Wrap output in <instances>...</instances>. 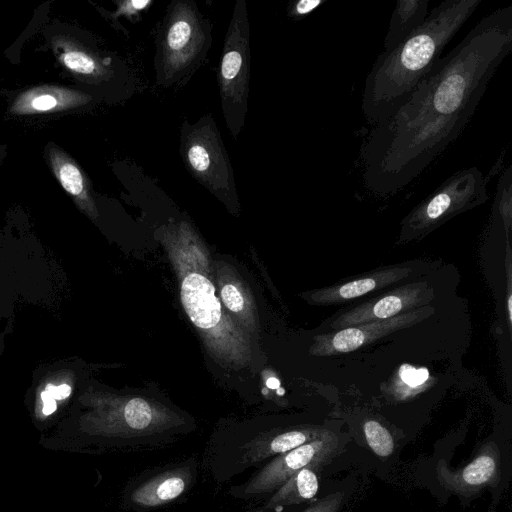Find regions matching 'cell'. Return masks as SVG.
<instances>
[{
    "instance_id": "30bf717a",
    "label": "cell",
    "mask_w": 512,
    "mask_h": 512,
    "mask_svg": "<svg viewBox=\"0 0 512 512\" xmlns=\"http://www.w3.org/2000/svg\"><path fill=\"white\" fill-rule=\"evenodd\" d=\"M425 283H418L398 289L375 302H369L348 311L339 317L333 327H350L392 318L404 309L424 303L428 294Z\"/></svg>"
},
{
    "instance_id": "484cf974",
    "label": "cell",
    "mask_w": 512,
    "mask_h": 512,
    "mask_svg": "<svg viewBox=\"0 0 512 512\" xmlns=\"http://www.w3.org/2000/svg\"><path fill=\"white\" fill-rule=\"evenodd\" d=\"M266 385L270 389H278L280 386V382L278 381V379L271 377L267 380Z\"/></svg>"
},
{
    "instance_id": "ffe728a7",
    "label": "cell",
    "mask_w": 512,
    "mask_h": 512,
    "mask_svg": "<svg viewBox=\"0 0 512 512\" xmlns=\"http://www.w3.org/2000/svg\"><path fill=\"white\" fill-rule=\"evenodd\" d=\"M429 372L426 368H414L409 364L400 367L401 380L410 387H417L427 381Z\"/></svg>"
},
{
    "instance_id": "ac0fdd59",
    "label": "cell",
    "mask_w": 512,
    "mask_h": 512,
    "mask_svg": "<svg viewBox=\"0 0 512 512\" xmlns=\"http://www.w3.org/2000/svg\"><path fill=\"white\" fill-rule=\"evenodd\" d=\"M64 65L73 72L84 75L98 74L100 68L93 57L78 50H68L61 55Z\"/></svg>"
},
{
    "instance_id": "277c9868",
    "label": "cell",
    "mask_w": 512,
    "mask_h": 512,
    "mask_svg": "<svg viewBox=\"0 0 512 512\" xmlns=\"http://www.w3.org/2000/svg\"><path fill=\"white\" fill-rule=\"evenodd\" d=\"M250 48L245 2L238 1L227 30L219 71L221 106L229 130L237 137L247 110Z\"/></svg>"
},
{
    "instance_id": "83f0119b",
    "label": "cell",
    "mask_w": 512,
    "mask_h": 512,
    "mask_svg": "<svg viewBox=\"0 0 512 512\" xmlns=\"http://www.w3.org/2000/svg\"><path fill=\"white\" fill-rule=\"evenodd\" d=\"M511 303H512V298L511 296L508 298V311H509V317H510V320L512 318V306H511Z\"/></svg>"
},
{
    "instance_id": "5b68a950",
    "label": "cell",
    "mask_w": 512,
    "mask_h": 512,
    "mask_svg": "<svg viewBox=\"0 0 512 512\" xmlns=\"http://www.w3.org/2000/svg\"><path fill=\"white\" fill-rule=\"evenodd\" d=\"M337 449L338 437L325 430L316 439L270 459L245 482L231 486L229 494L246 501L267 499L306 465L318 461L328 463Z\"/></svg>"
},
{
    "instance_id": "44dd1931",
    "label": "cell",
    "mask_w": 512,
    "mask_h": 512,
    "mask_svg": "<svg viewBox=\"0 0 512 512\" xmlns=\"http://www.w3.org/2000/svg\"><path fill=\"white\" fill-rule=\"evenodd\" d=\"M221 296L224 304L233 312H238L243 308V298L238 289L231 285H225L221 290Z\"/></svg>"
},
{
    "instance_id": "ba28073f",
    "label": "cell",
    "mask_w": 512,
    "mask_h": 512,
    "mask_svg": "<svg viewBox=\"0 0 512 512\" xmlns=\"http://www.w3.org/2000/svg\"><path fill=\"white\" fill-rule=\"evenodd\" d=\"M212 120L201 119L196 125L185 128L182 151L194 177L220 197L234 192L235 182L229 158Z\"/></svg>"
},
{
    "instance_id": "8992f818",
    "label": "cell",
    "mask_w": 512,
    "mask_h": 512,
    "mask_svg": "<svg viewBox=\"0 0 512 512\" xmlns=\"http://www.w3.org/2000/svg\"><path fill=\"white\" fill-rule=\"evenodd\" d=\"M204 22L188 3L174 7L162 40L160 80L174 82L188 74L203 58L208 40Z\"/></svg>"
},
{
    "instance_id": "cb8c5ba5",
    "label": "cell",
    "mask_w": 512,
    "mask_h": 512,
    "mask_svg": "<svg viewBox=\"0 0 512 512\" xmlns=\"http://www.w3.org/2000/svg\"><path fill=\"white\" fill-rule=\"evenodd\" d=\"M42 401L41 414L44 417H49L54 414L57 410V401L51 397V395L46 391H42L40 395Z\"/></svg>"
},
{
    "instance_id": "7402d4cb",
    "label": "cell",
    "mask_w": 512,
    "mask_h": 512,
    "mask_svg": "<svg viewBox=\"0 0 512 512\" xmlns=\"http://www.w3.org/2000/svg\"><path fill=\"white\" fill-rule=\"evenodd\" d=\"M325 2L326 0H299L291 7L290 15L295 19L303 18Z\"/></svg>"
},
{
    "instance_id": "3957f363",
    "label": "cell",
    "mask_w": 512,
    "mask_h": 512,
    "mask_svg": "<svg viewBox=\"0 0 512 512\" xmlns=\"http://www.w3.org/2000/svg\"><path fill=\"white\" fill-rule=\"evenodd\" d=\"M200 467L190 456L143 470L124 485L120 505L128 512H153L177 504L195 487Z\"/></svg>"
},
{
    "instance_id": "9c48e42d",
    "label": "cell",
    "mask_w": 512,
    "mask_h": 512,
    "mask_svg": "<svg viewBox=\"0 0 512 512\" xmlns=\"http://www.w3.org/2000/svg\"><path fill=\"white\" fill-rule=\"evenodd\" d=\"M436 477L446 490L470 497L495 486L500 479V451L494 442L484 444L467 465L453 470L445 460L436 465Z\"/></svg>"
},
{
    "instance_id": "d4e9b609",
    "label": "cell",
    "mask_w": 512,
    "mask_h": 512,
    "mask_svg": "<svg viewBox=\"0 0 512 512\" xmlns=\"http://www.w3.org/2000/svg\"><path fill=\"white\" fill-rule=\"evenodd\" d=\"M52 398L57 400H63L67 398L71 393V387L68 384H61L55 386L53 384H48L45 389Z\"/></svg>"
},
{
    "instance_id": "9a60e30c",
    "label": "cell",
    "mask_w": 512,
    "mask_h": 512,
    "mask_svg": "<svg viewBox=\"0 0 512 512\" xmlns=\"http://www.w3.org/2000/svg\"><path fill=\"white\" fill-rule=\"evenodd\" d=\"M409 273L408 269H393L382 271L373 277H366L348 282L339 287H331L319 293L318 301L324 303L338 302L364 295L379 285H387Z\"/></svg>"
},
{
    "instance_id": "52a82bcc",
    "label": "cell",
    "mask_w": 512,
    "mask_h": 512,
    "mask_svg": "<svg viewBox=\"0 0 512 512\" xmlns=\"http://www.w3.org/2000/svg\"><path fill=\"white\" fill-rule=\"evenodd\" d=\"M487 179L477 167L458 170L443 181L407 217L411 230H425L444 218L484 203Z\"/></svg>"
},
{
    "instance_id": "d6986e66",
    "label": "cell",
    "mask_w": 512,
    "mask_h": 512,
    "mask_svg": "<svg viewBox=\"0 0 512 512\" xmlns=\"http://www.w3.org/2000/svg\"><path fill=\"white\" fill-rule=\"evenodd\" d=\"M344 500V493L337 491L326 495L309 505L302 512H339Z\"/></svg>"
},
{
    "instance_id": "4316f807",
    "label": "cell",
    "mask_w": 512,
    "mask_h": 512,
    "mask_svg": "<svg viewBox=\"0 0 512 512\" xmlns=\"http://www.w3.org/2000/svg\"><path fill=\"white\" fill-rule=\"evenodd\" d=\"M237 512H272V511H268V510L264 509L263 506H260V507L251 508V509L243 510V511H237Z\"/></svg>"
},
{
    "instance_id": "603a6c76",
    "label": "cell",
    "mask_w": 512,
    "mask_h": 512,
    "mask_svg": "<svg viewBox=\"0 0 512 512\" xmlns=\"http://www.w3.org/2000/svg\"><path fill=\"white\" fill-rule=\"evenodd\" d=\"M58 101L50 94H41L31 101V107L36 111H48L55 108Z\"/></svg>"
},
{
    "instance_id": "8fae6325",
    "label": "cell",
    "mask_w": 512,
    "mask_h": 512,
    "mask_svg": "<svg viewBox=\"0 0 512 512\" xmlns=\"http://www.w3.org/2000/svg\"><path fill=\"white\" fill-rule=\"evenodd\" d=\"M424 310L411 311L400 316L379 320L359 327H347L332 336H324L318 345L321 354L350 352L363 346L365 343L377 339L394 330L414 323L423 317Z\"/></svg>"
},
{
    "instance_id": "4fadbf2b",
    "label": "cell",
    "mask_w": 512,
    "mask_h": 512,
    "mask_svg": "<svg viewBox=\"0 0 512 512\" xmlns=\"http://www.w3.org/2000/svg\"><path fill=\"white\" fill-rule=\"evenodd\" d=\"M325 464L318 461L303 467L266 499L263 508L274 512L313 499L319 489L321 468Z\"/></svg>"
},
{
    "instance_id": "7a4b0ae2",
    "label": "cell",
    "mask_w": 512,
    "mask_h": 512,
    "mask_svg": "<svg viewBox=\"0 0 512 512\" xmlns=\"http://www.w3.org/2000/svg\"><path fill=\"white\" fill-rule=\"evenodd\" d=\"M480 4L481 0L442 1L409 37L377 56L362 94L368 124L384 120L410 97Z\"/></svg>"
},
{
    "instance_id": "5bb4252c",
    "label": "cell",
    "mask_w": 512,
    "mask_h": 512,
    "mask_svg": "<svg viewBox=\"0 0 512 512\" xmlns=\"http://www.w3.org/2000/svg\"><path fill=\"white\" fill-rule=\"evenodd\" d=\"M429 0H398L392 12L384 50L390 51L409 37L425 21Z\"/></svg>"
},
{
    "instance_id": "e0dca14e",
    "label": "cell",
    "mask_w": 512,
    "mask_h": 512,
    "mask_svg": "<svg viewBox=\"0 0 512 512\" xmlns=\"http://www.w3.org/2000/svg\"><path fill=\"white\" fill-rule=\"evenodd\" d=\"M365 440L369 448L380 458H387L394 452V440L390 432L376 420L363 424Z\"/></svg>"
},
{
    "instance_id": "6da1fadb",
    "label": "cell",
    "mask_w": 512,
    "mask_h": 512,
    "mask_svg": "<svg viewBox=\"0 0 512 512\" xmlns=\"http://www.w3.org/2000/svg\"><path fill=\"white\" fill-rule=\"evenodd\" d=\"M511 50L508 5L479 20L402 105L372 126L359 153L365 187L391 195L416 179L464 131Z\"/></svg>"
},
{
    "instance_id": "7c38bea8",
    "label": "cell",
    "mask_w": 512,
    "mask_h": 512,
    "mask_svg": "<svg viewBox=\"0 0 512 512\" xmlns=\"http://www.w3.org/2000/svg\"><path fill=\"white\" fill-rule=\"evenodd\" d=\"M181 301L196 327L209 329L221 319V306L212 283L203 275H187L181 286Z\"/></svg>"
},
{
    "instance_id": "2e32d148",
    "label": "cell",
    "mask_w": 512,
    "mask_h": 512,
    "mask_svg": "<svg viewBox=\"0 0 512 512\" xmlns=\"http://www.w3.org/2000/svg\"><path fill=\"white\" fill-rule=\"evenodd\" d=\"M51 163L62 187L76 198L87 199L86 183L79 168L58 151L51 153Z\"/></svg>"
}]
</instances>
